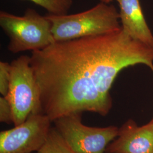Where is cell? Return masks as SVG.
<instances>
[{
  "label": "cell",
  "mask_w": 153,
  "mask_h": 153,
  "mask_svg": "<svg viewBox=\"0 0 153 153\" xmlns=\"http://www.w3.org/2000/svg\"><path fill=\"white\" fill-rule=\"evenodd\" d=\"M30 64L42 112L52 123L91 112L105 116L112 107L109 90L123 69L145 64L153 73V47L121 28L112 33L64 42L33 51Z\"/></svg>",
  "instance_id": "cell-1"
},
{
  "label": "cell",
  "mask_w": 153,
  "mask_h": 153,
  "mask_svg": "<svg viewBox=\"0 0 153 153\" xmlns=\"http://www.w3.org/2000/svg\"><path fill=\"white\" fill-rule=\"evenodd\" d=\"M51 22L55 42L112 33L121 28L119 11L112 5L100 2L90 9L74 14L45 16Z\"/></svg>",
  "instance_id": "cell-2"
},
{
  "label": "cell",
  "mask_w": 153,
  "mask_h": 153,
  "mask_svg": "<svg viewBox=\"0 0 153 153\" xmlns=\"http://www.w3.org/2000/svg\"><path fill=\"white\" fill-rule=\"evenodd\" d=\"M0 26L9 39L7 48L13 53L42 50L55 42L51 22L33 9L22 16L1 11Z\"/></svg>",
  "instance_id": "cell-3"
},
{
  "label": "cell",
  "mask_w": 153,
  "mask_h": 153,
  "mask_svg": "<svg viewBox=\"0 0 153 153\" xmlns=\"http://www.w3.org/2000/svg\"><path fill=\"white\" fill-rule=\"evenodd\" d=\"M10 81L6 97L11 104L13 124L23 123L33 113H42L40 93L30 64V56L22 55L10 63Z\"/></svg>",
  "instance_id": "cell-4"
},
{
  "label": "cell",
  "mask_w": 153,
  "mask_h": 153,
  "mask_svg": "<svg viewBox=\"0 0 153 153\" xmlns=\"http://www.w3.org/2000/svg\"><path fill=\"white\" fill-rule=\"evenodd\" d=\"M82 113L66 115L53 121L54 127L75 153H104L117 136L115 126L99 128L83 124Z\"/></svg>",
  "instance_id": "cell-5"
},
{
  "label": "cell",
  "mask_w": 153,
  "mask_h": 153,
  "mask_svg": "<svg viewBox=\"0 0 153 153\" xmlns=\"http://www.w3.org/2000/svg\"><path fill=\"white\" fill-rule=\"evenodd\" d=\"M52 121L43 113H33L22 124L1 131L0 153H32L43 145Z\"/></svg>",
  "instance_id": "cell-6"
},
{
  "label": "cell",
  "mask_w": 153,
  "mask_h": 153,
  "mask_svg": "<svg viewBox=\"0 0 153 153\" xmlns=\"http://www.w3.org/2000/svg\"><path fill=\"white\" fill-rule=\"evenodd\" d=\"M105 153H153V120L141 126L134 121H127L119 128L117 136Z\"/></svg>",
  "instance_id": "cell-7"
},
{
  "label": "cell",
  "mask_w": 153,
  "mask_h": 153,
  "mask_svg": "<svg viewBox=\"0 0 153 153\" xmlns=\"http://www.w3.org/2000/svg\"><path fill=\"white\" fill-rule=\"evenodd\" d=\"M122 29L129 36L153 47V35L146 22L140 0H117Z\"/></svg>",
  "instance_id": "cell-8"
},
{
  "label": "cell",
  "mask_w": 153,
  "mask_h": 153,
  "mask_svg": "<svg viewBox=\"0 0 153 153\" xmlns=\"http://www.w3.org/2000/svg\"><path fill=\"white\" fill-rule=\"evenodd\" d=\"M36 153H75L60 133L51 127L43 145Z\"/></svg>",
  "instance_id": "cell-9"
},
{
  "label": "cell",
  "mask_w": 153,
  "mask_h": 153,
  "mask_svg": "<svg viewBox=\"0 0 153 153\" xmlns=\"http://www.w3.org/2000/svg\"><path fill=\"white\" fill-rule=\"evenodd\" d=\"M44 8L52 15H65L72 6L73 0H29Z\"/></svg>",
  "instance_id": "cell-10"
},
{
  "label": "cell",
  "mask_w": 153,
  "mask_h": 153,
  "mask_svg": "<svg viewBox=\"0 0 153 153\" xmlns=\"http://www.w3.org/2000/svg\"><path fill=\"white\" fill-rule=\"evenodd\" d=\"M10 64L7 62H0V93L2 97H6L10 81Z\"/></svg>",
  "instance_id": "cell-11"
},
{
  "label": "cell",
  "mask_w": 153,
  "mask_h": 153,
  "mask_svg": "<svg viewBox=\"0 0 153 153\" xmlns=\"http://www.w3.org/2000/svg\"><path fill=\"white\" fill-rule=\"evenodd\" d=\"M0 121L6 124L13 123V113L11 104L6 97H0Z\"/></svg>",
  "instance_id": "cell-12"
},
{
  "label": "cell",
  "mask_w": 153,
  "mask_h": 153,
  "mask_svg": "<svg viewBox=\"0 0 153 153\" xmlns=\"http://www.w3.org/2000/svg\"><path fill=\"white\" fill-rule=\"evenodd\" d=\"M113 1H114V0H100L101 2H104V3H105V4H109V3H111V2H112Z\"/></svg>",
  "instance_id": "cell-13"
},
{
  "label": "cell",
  "mask_w": 153,
  "mask_h": 153,
  "mask_svg": "<svg viewBox=\"0 0 153 153\" xmlns=\"http://www.w3.org/2000/svg\"></svg>",
  "instance_id": "cell-14"
}]
</instances>
